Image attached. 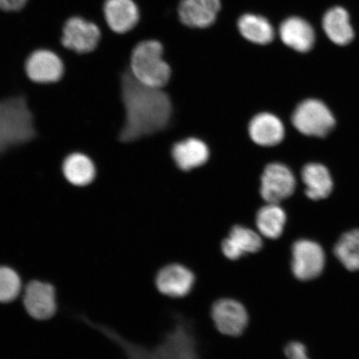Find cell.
Returning a JSON list of instances; mask_svg holds the SVG:
<instances>
[{"instance_id":"5b68a950","label":"cell","mask_w":359,"mask_h":359,"mask_svg":"<svg viewBox=\"0 0 359 359\" xmlns=\"http://www.w3.org/2000/svg\"><path fill=\"white\" fill-rule=\"evenodd\" d=\"M292 124L298 132L308 137H324L335 126V118L324 102L307 100L296 107Z\"/></svg>"},{"instance_id":"d6986e66","label":"cell","mask_w":359,"mask_h":359,"mask_svg":"<svg viewBox=\"0 0 359 359\" xmlns=\"http://www.w3.org/2000/svg\"><path fill=\"white\" fill-rule=\"evenodd\" d=\"M302 181L305 186V194L309 199L318 201L327 198L333 190V179L329 170L318 163L304 165Z\"/></svg>"},{"instance_id":"277c9868","label":"cell","mask_w":359,"mask_h":359,"mask_svg":"<svg viewBox=\"0 0 359 359\" xmlns=\"http://www.w3.org/2000/svg\"><path fill=\"white\" fill-rule=\"evenodd\" d=\"M163 44L146 40L134 48L130 72L138 82L147 86L163 88L172 77V69L163 58Z\"/></svg>"},{"instance_id":"cb8c5ba5","label":"cell","mask_w":359,"mask_h":359,"mask_svg":"<svg viewBox=\"0 0 359 359\" xmlns=\"http://www.w3.org/2000/svg\"><path fill=\"white\" fill-rule=\"evenodd\" d=\"M334 255L350 271H359V230L345 233L334 246Z\"/></svg>"},{"instance_id":"9c48e42d","label":"cell","mask_w":359,"mask_h":359,"mask_svg":"<svg viewBox=\"0 0 359 359\" xmlns=\"http://www.w3.org/2000/svg\"><path fill=\"white\" fill-rule=\"evenodd\" d=\"M22 303L27 313L37 320H48L57 312L55 287L48 282L32 280L26 285Z\"/></svg>"},{"instance_id":"ac0fdd59","label":"cell","mask_w":359,"mask_h":359,"mask_svg":"<svg viewBox=\"0 0 359 359\" xmlns=\"http://www.w3.org/2000/svg\"><path fill=\"white\" fill-rule=\"evenodd\" d=\"M172 156L177 167L189 172L208 163L210 150L206 143L198 138L190 137L178 142L172 149Z\"/></svg>"},{"instance_id":"8992f818","label":"cell","mask_w":359,"mask_h":359,"mask_svg":"<svg viewBox=\"0 0 359 359\" xmlns=\"http://www.w3.org/2000/svg\"><path fill=\"white\" fill-rule=\"evenodd\" d=\"M291 271L296 279L309 281L321 275L325 255L321 245L311 240L295 241L291 250Z\"/></svg>"},{"instance_id":"484cf974","label":"cell","mask_w":359,"mask_h":359,"mask_svg":"<svg viewBox=\"0 0 359 359\" xmlns=\"http://www.w3.org/2000/svg\"><path fill=\"white\" fill-rule=\"evenodd\" d=\"M287 359H311L307 353V348L304 344L300 342H290L286 345L284 349Z\"/></svg>"},{"instance_id":"7c38bea8","label":"cell","mask_w":359,"mask_h":359,"mask_svg":"<svg viewBox=\"0 0 359 359\" xmlns=\"http://www.w3.org/2000/svg\"><path fill=\"white\" fill-rule=\"evenodd\" d=\"M263 247L262 236L252 229L242 224L232 226L228 236L221 243L222 253L231 262L241 259L246 255L258 253Z\"/></svg>"},{"instance_id":"52a82bcc","label":"cell","mask_w":359,"mask_h":359,"mask_svg":"<svg viewBox=\"0 0 359 359\" xmlns=\"http://www.w3.org/2000/svg\"><path fill=\"white\" fill-rule=\"evenodd\" d=\"M295 187L294 173L282 163L267 165L260 177V196L266 203L280 204L294 194Z\"/></svg>"},{"instance_id":"4316f807","label":"cell","mask_w":359,"mask_h":359,"mask_svg":"<svg viewBox=\"0 0 359 359\" xmlns=\"http://www.w3.org/2000/svg\"><path fill=\"white\" fill-rule=\"evenodd\" d=\"M28 0H0V10L18 11L24 8Z\"/></svg>"},{"instance_id":"30bf717a","label":"cell","mask_w":359,"mask_h":359,"mask_svg":"<svg viewBox=\"0 0 359 359\" xmlns=\"http://www.w3.org/2000/svg\"><path fill=\"white\" fill-rule=\"evenodd\" d=\"M196 276L182 264L170 263L160 269L155 278L157 290L172 299L186 297L194 288Z\"/></svg>"},{"instance_id":"ba28073f","label":"cell","mask_w":359,"mask_h":359,"mask_svg":"<svg viewBox=\"0 0 359 359\" xmlns=\"http://www.w3.org/2000/svg\"><path fill=\"white\" fill-rule=\"evenodd\" d=\"M210 316L219 333L228 337L243 334L250 317L245 305L232 298L219 299L212 306Z\"/></svg>"},{"instance_id":"2e32d148","label":"cell","mask_w":359,"mask_h":359,"mask_svg":"<svg viewBox=\"0 0 359 359\" xmlns=\"http://www.w3.org/2000/svg\"><path fill=\"white\" fill-rule=\"evenodd\" d=\"M282 42L299 53L311 51L316 42V33L309 22L300 17H290L280 27Z\"/></svg>"},{"instance_id":"5bb4252c","label":"cell","mask_w":359,"mask_h":359,"mask_svg":"<svg viewBox=\"0 0 359 359\" xmlns=\"http://www.w3.org/2000/svg\"><path fill=\"white\" fill-rule=\"evenodd\" d=\"M64 64L56 53L51 51H35L26 62V73L33 82L53 83L60 81L64 74Z\"/></svg>"},{"instance_id":"6da1fadb","label":"cell","mask_w":359,"mask_h":359,"mask_svg":"<svg viewBox=\"0 0 359 359\" xmlns=\"http://www.w3.org/2000/svg\"><path fill=\"white\" fill-rule=\"evenodd\" d=\"M121 96L125 109L121 142H133L167 128L173 109L172 100L163 88L138 82L128 70L121 79Z\"/></svg>"},{"instance_id":"d4e9b609","label":"cell","mask_w":359,"mask_h":359,"mask_svg":"<svg viewBox=\"0 0 359 359\" xmlns=\"http://www.w3.org/2000/svg\"><path fill=\"white\" fill-rule=\"evenodd\" d=\"M22 293L21 278L13 268L0 266V303L15 302Z\"/></svg>"},{"instance_id":"8fae6325","label":"cell","mask_w":359,"mask_h":359,"mask_svg":"<svg viewBox=\"0 0 359 359\" xmlns=\"http://www.w3.org/2000/svg\"><path fill=\"white\" fill-rule=\"evenodd\" d=\"M100 39L101 32L96 25L82 18L74 17L66 22L62 43L70 50L88 53L97 48Z\"/></svg>"},{"instance_id":"9a60e30c","label":"cell","mask_w":359,"mask_h":359,"mask_svg":"<svg viewBox=\"0 0 359 359\" xmlns=\"http://www.w3.org/2000/svg\"><path fill=\"white\" fill-rule=\"evenodd\" d=\"M248 133L255 144L271 147L279 145L284 140L285 129L277 116L271 112H260L250 120Z\"/></svg>"},{"instance_id":"7a4b0ae2","label":"cell","mask_w":359,"mask_h":359,"mask_svg":"<svg viewBox=\"0 0 359 359\" xmlns=\"http://www.w3.org/2000/svg\"><path fill=\"white\" fill-rule=\"evenodd\" d=\"M81 318L118 345L128 359H201L193 327L185 318H177L172 329L151 348L133 343L111 327L96 324L86 317Z\"/></svg>"},{"instance_id":"44dd1931","label":"cell","mask_w":359,"mask_h":359,"mask_svg":"<svg viewBox=\"0 0 359 359\" xmlns=\"http://www.w3.org/2000/svg\"><path fill=\"white\" fill-rule=\"evenodd\" d=\"M242 37L258 45H267L275 39V29L266 17L255 13H245L237 22Z\"/></svg>"},{"instance_id":"e0dca14e","label":"cell","mask_w":359,"mask_h":359,"mask_svg":"<svg viewBox=\"0 0 359 359\" xmlns=\"http://www.w3.org/2000/svg\"><path fill=\"white\" fill-rule=\"evenodd\" d=\"M104 15L107 25L116 34L129 32L140 20V12L133 0H106Z\"/></svg>"},{"instance_id":"3957f363","label":"cell","mask_w":359,"mask_h":359,"mask_svg":"<svg viewBox=\"0 0 359 359\" xmlns=\"http://www.w3.org/2000/svg\"><path fill=\"white\" fill-rule=\"evenodd\" d=\"M36 134L34 116L24 97L0 101V155L32 141Z\"/></svg>"},{"instance_id":"603a6c76","label":"cell","mask_w":359,"mask_h":359,"mask_svg":"<svg viewBox=\"0 0 359 359\" xmlns=\"http://www.w3.org/2000/svg\"><path fill=\"white\" fill-rule=\"evenodd\" d=\"M62 172L72 185L86 187L95 178L96 170L92 160L86 155L74 154L65 159Z\"/></svg>"},{"instance_id":"7402d4cb","label":"cell","mask_w":359,"mask_h":359,"mask_svg":"<svg viewBox=\"0 0 359 359\" xmlns=\"http://www.w3.org/2000/svg\"><path fill=\"white\" fill-rule=\"evenodd\" d=\"M286 222V213L279 204L267 203L255 215V226L260 236L269 240L279 239L284 233Z\"/></svg>"},{"instance_id":"4fadbf2b","label":"cell","mask_w":359,"mask_h":359,"mask_svg":"<svg viewBox=\"0 0 359 359\" xmlns=\"http://www.w3.org/2000/svg\"><path fill=\"white\" fill-rule=\"evenodd\" d=\"M221 8V0H182L178 16L189 28L206 29L213 25Z\"/></svg>"},{"instance_id":"ffe728a7","label":"cell","mask_w":359,"mask_h":359,"mask_svg":"<svg viewBox=\"0 0 359 359\" xmlns=\"http://www.w3.org/2000/svg\"><path fill=\"white\" fill-rule=\"evenodd\" d=\"M323 29L327 38L340 46L351 43L354 38L348 13L343 7L336 6L325 13L323 18Z\"/></svg>"}]
</instances>
